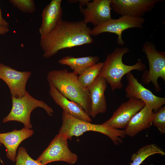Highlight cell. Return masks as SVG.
<instances>
[{
    "instance_id": "cell-1",
    "label": "cell",
    "mask_w": 165,
    "mask_h": 165,
    "mask_svg": "<svg viewBox=\"0 0 165 165\" xmlns=\"http://www.w3.org/2000/svg\"><path fill=\"white\" fill-rule=\"evenodd\" d=\"M91 30L83 20L70 22L62 20L41 38L40 45L43 52V56L49 58L61 50L92 43Z\"/></svg>"
},
{
    "instance_id": "cell-2",
    "label": "cell",
    "mask_w": 165,
    "mask_h": 165,
    "mask_svg": "<svg viewBox=\"0 0 165 165\" xmlns=\"http://www.w3.org/2000/svg\"><path fill=\"white\" fill-rule=\"evenodd\" d=\"M47 80L63 96L80 105L90 116L91 101L90 92L78 79V75L66 69L53 70L48 74Z\"/></svg>"
},
{
    "instance_id": "cell-3",
    "label": "cell",
    "mask_w": 165,
    "mask_h": 165,
    "mask_svg": "<svg viewBox=\"0 0 165 165\" xmlns=\"http://www.w3.org/2000/svg\"><path fill=\"white\" fill-rule=\"evenodd\" d=\"M129 51L127 47H116L112 53L107 55L105 61L103 62L99 76L106 79L113 91L123 88L121 80L124 75L132 70L142 71L146 68L140 59L133 65L124 64L122 60L123 56Z\"/></svg>"
},
{
    "instance_id": "cell-4",
    "label": "cell",
    "mask_w": 165,
    "mask_h": 165,
    "mask_svg": "<svg viewBox=\"0 0 165 165\" xmlns=\"http://www.w3.org/2000/svg\"><path fill=\"white\" fill-rule=\"evenodd\" d=\"M62 124L59 133L66 135L68 139L72 137H78L84 132L92 131L104 134L109 138L114 144L122 143V138L126 135L124 130L109 127L101 124H94L77 119L64 111L62 113Z\"/></svg>"
},
{
    "instance_id": "cell-5",
    "label": "cell",
    "mask_w": 165,
    "mask_h": 165,
    "mask_svg": "<svg viewBox=\"0 0 165 165\" xmlns=\"http://www.w3.org/2000/svg\"><path fill=\"white\" fill-rule=\"evenodd\" d=\"M12 106L9 113L3 119V123L17 121L22 123L24 127L31 129L30 116L35 109L40 107L44 109L50 116H53L54 111L52 108L44 101L35 99L27 91L25 94L19 97L11 96Z\"/></svg>"
},
{
    "instance_id": "cell-6",
    "label": "cell",
    "mask_w": 165,
    "mask_h": 165,
    "mask_svg": "<svg viewBox=\"0 0 165 165\" xmlns=\"http://www.w3.org/2000/svg\"><path fill=\"white\" fill-rule=\"evenodd\" d=\"M142 50L148 58L149 66L148 70L144 71L142 80L145 84L152 82L156 91L159 92L161 89L158 82V79L160 78L165 81V52L157 50L154 43L148 41L144 43Z\"/></svg>"
},
{
    "instance_id": "cell-7",
    "label": "cell",
    "mask_w": 165,
    "mask_h": 165,
    "mask_svg": "<svg viewBox=\"0 0 165 165\" xmlns=\"http://www.w3.org/2000/svg\"><path fill=\"white\" fill-rule=\"evenodd\" d=\"M68 140L65 134H58L56 135L37 160L42 165L56 161L75 164L78 160V156L70 149Z\"/></svg>"
},
{
    "instance_id": "cell-8",
    "label": "cell",
    "mask_w": 165,
    "mask_h": 165,
    "mask_svg": "<svg viewBox=\"0 0 165 165\" xmlns=\"http://www.w3.org/2000/svg\"><path fill=\"white\" fill-rule=\"evenodd\" d=\"M145 21L142 17H134L127 15L122 16L117 19H111L91 30L90 35L96 36L104 32L116 34L118 36L117 42L119 45L125 44L122 34L125 30L130 28H142Z\"/></svg>"
},
{
    "instance_id": "cell-9",
    "label": "cell",
    "mask_w": 165,
    "mask_h": 165,
    "mask_svg": "<svg viewBox=\"0 0 165 165\" xmlns=\"http://www.w3.org/2000/svg\"><path fill=\"white\" fill-rule=\"evenodd\" d=\"M126 75L128 83L125 89L127 98L142 100L150 107L154 113L165 104V97L155 95L140 83L130 72Z\"/></svg>"
},
{
    "instance_id": "cell-10",
    "label": "cell",
    "mask_w": 165,
    "mask_h": 165,
    "mask_svg": "<svg viewBox=\"0 0 165 165\" xmlns=\"http://www.w3.org/2000/svg\"><path fill=\"white\" fill-rule=\"evenodd\" d=\"M31 75L30 72L18 71L0 63V79L7 85L11 96L19 97L25 94L26 84Z\"/></svg>"
},
{
    "instance_id": "cell-11",
    "label": "cell",
    "mask_w": 165,
    "mask_h": 165,
    "mask_svg": "<svg viewBox=\"0 0 165 165\" xmlns=\"http://www.w3.org/2000/svg\"><path fill=\"white\" fill-rule=\"evenodd\" d=\"M145 105L142 100L129 99L122 103L113 113L111 117L102 124L109 127L125 128L131 118Z\"/></svg>"
},
{
    "instance_id": "cell-12",
    "label": "cell",
    "mask_w": 165,
    "mask_h": 165,
    "mask_svg": "<svg viewBox=\"0 0 165 165\" xmlns=\"http://www.w3.org/2000/svg\"><path fill=\"white\" fill-rule=\"evenodd\" d=\"M160 0H111L112 9L118 14L142 17L151 11Z\"/></svg>"
},
{
    "instance_id": "cell-13",
    "label": "cell",
    "mask_w": 165,
    "mask_h": 165,
    "mask_svg": "<svg viewBox=\"0 0 165 165\" xmlns=\"http://www.w3.org/2000/svg\"><path fill=\"white\" fill-rule=\"evenodd\" d=\"M111 3V0L89 1L85 8H79L84 16L83 20L86 24L90 22L96 26L112 19Z\"/></svg>"
},
{
    "instance_id": "cell-14",
    "label": "cell",
    "mask_w": 165,
    "mask_h": 165,
    "mask_svg": "<svg viewBox=\"0 0 165 165\" xmlns=\"http://www.w3.org/2000/svg\"><path fill=\"white\" fill-rule=\"evenodd\" d=\"M34 131L25 127L17 130L15 129L6 133H0V143L6 148L7 157L13 162L16 161V151L20 143L31 137Z\"/></svg>"
},
{
    "instance_id": "cell-15",
    "label": "cell",
    "mask_w": 165,
    "mask_h": 165,
    "mask_svg": "<svg viewBox=\"0 0 165 165\" xmlns=\"http://www.w3.org/2000/svg\"><path fill=\"white\" fill-rule=\"evenodd\" d=\"M107 81L103 77L98 76L88 88L91 101L90 117L95 118L98 114L105 113L107 105L105 92L107 87Z\"/></svg>"
},
{
    "instance_id": "cell-16",
    "label": "cell",
    "mask_w": 165,
    "mask_h": 165,
    "mask_svg": "<svg viewBox=\"0 0 165 165\" xmlns=\"http://www.w3.org/2000/svg\"><path fill=\"white\" fill-rule=\"evenodd\" d=\"M61 0H52L43 9L42 21L39 29L41 38L54 28L62 20Z\"/></svg>"
},
{
    "instance_id": "cell-17",
    "label": "cell",
    "mask_w": 165,
    "mask_h": 165,
    "mask_svg": "<svg viewBox=\"0 0 165 165\" xmlns=\"http://www.w3.org/2000/svg\"><path fill=\"white\" fill-rule=\"evenodd\" d=\"M50 94L55 102L67 113L80 120L91 122L92 119L79 105L66 98L49 84Z\"/></svg>"
},
{
    "instance_id": "cell-18",
    "label": "cell",
    "mask_w": 165,
    "mask_h": 165,
    "mask_svg": "<svg viewBox=\"0 0 165 165\" xmlns=\"http://www.w3.org/2000/svg\"><path fill=\"white\" fill-rule=\"evenodd\" d=\"M154 112L148 105L145 106L130 119L124 130L126 135L135 136L141 131L150 127Z\"/></svg>"
},
{
    "instance_id": "cell-19",
    "label": "cell",
    "mask_w": 165,
    "mask_h": 165,
    "mask_svg": "<svg viewBox=\"0 0 165 165\" xmlns=\"http://www.w3.org/2000/svg\"><path fill=\"white\" fill-rule=\"evenodd\" d=\"M99 60L97 56L79 57L66 56L60 59L58 62L61 64L69 66L73 72L79 75L87 68L98 63Z\"/></svg>"
},
{
    "instance_id": "cell-20",
    "label": "cell",
    "mask_w": 165,
    "mask_h": 165,
    "mask_svg": "<svg viewBox=\"0 0 165 165\" xmlns=\"http://www.w3.org/2000/svg\"><path fill=\"white\" fill-rule=\"evenodd\" d=\"M159 154L162 156L165 155V151L155 144H150L143 146L131 155L132 162L130 165H140L147 157L153 155Z\"/></svg>"
},
{
    "instance_id": "cell-21",
    "label": "cell",
    "mask_w": 165,
    "mask_h": 165,
    "mask_svg": "<svg viewBox=\"0 0 165 165\" xmlns=\"http://www.w3.org/2000/svg\"><path fill=\"white\" fill-rule=\"evenodd\" d=\"M103 65V62H98L87 68L79 75L78 80L85 89H87L99 76Z\"/></svg>"
},
{
    "instance_id": "cell-22",
    "label": "cell",
    "mask_w": 165,
    "mask_h": 165,
    "mask_svg": "<svg viewBox=\"0 0 165 165\" xmlns=\"http://www.w3.org/2000/svg\"><path fill=\"white\" fill-rule=\"evenodd\" d=\"M14 165H42L37 160L32 158L28 154L26 149L22 146L19 148Z\"/></svg>"
},
{
    "instance_id": "cell-23",
    "label": "cell",
    "mask_w": 165,
    "mask_h": 165,
    "mask_svg": "<svg viewBox=\"0 0 165 165\" xmlns=\"http://www.w3.org/2000/svg\"><path fill=\"white\" fill-rule=\"evenodd\" d=\"M9 1L14 7L24 13H32L36 9L33 0H9Z\"/></svg>"
},
{
    "instance_id": "cell-24",
    "label": "cell",
    "mask_w": 165,
    "mask_h": 165,
    "mask_svg": "<svg viewBox=\"0 0 165 165\" xmlns=\"http://www.w3.org/2000/svg\"><path fill=\"white\" fill-rule=\"evenodd\" d=\"M152 124L157 127L161 134L165 133V106L161 107L154 113L152 120Z\"/></svg>"
},
{
    "instance_id": "cell-25",
    "label": "cell",
    "mask_w": 165,
    "mask_h": 165,
    "mask_svg": "<svg viewBox=\"0 0 165 165\" xmlns=\"http://www.w3.org/2000/svg\"><path fill=\"white\" fill-rule=\"evenodd\" d=\"M0 25L2 26L9 27V23L2 17V11L0 6Z\"/></svg>"
},
{
    "instance_id": "cell-26",
    "label": "cell",
    "mask_w": 165,
    "mask_h": 165,
    "mask_svg": "<svg viewBox=\"0 0 165 165\" xmlns=\"http://www.w3.org/2000/svg\"><path fill=\"white\" fill-rule=\"evenodd\" d=\"M9 31V27L0 25V35H4Z\"/></svg>"
},
{
    "instance_id": "cell-27",
    "label": "cell",
    "mask_w": 165,
    "mask_h": 165,
    "mask_svg": "<svg viewBox=\"0 0 165 165\" xmlns=\"http://www.w3.org/2000/svg\"></svg>"
}]
</instances>
